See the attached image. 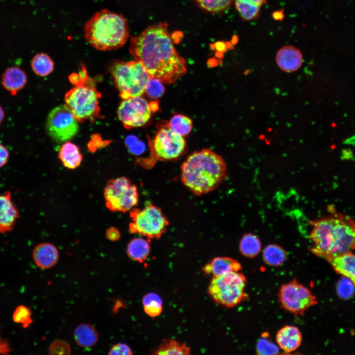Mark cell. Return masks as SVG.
<instances>
[{"mask_svg":"<svg viewBox=\"0 0 355 355\" xmlns=\"http://www.w3.org/2000/svg\"><path fill=\"white\" fill-rule=\"evenodd\" d=\"M11 351L12 349L8 341L0 336V354L8 355Z\"/></svg>","mask_w":355,"mask_h":355,"instance_id":"cell-40","label":"cell"},{"mask_svg":"<svg viewBox=\"0 0 355 355\" xmlns=\"http://www.w3.org/2000/svg\"><path fill=\"white\" fill-rule=\"evenodd\" d=\"M355 286L350 280L344 277L339 281L337 284V292L341 298L348 299L355 292Z\"/></svg>","mask_w":355,"mask_h":355,"instance_id":"cell-33","label":"cell"},{"mask_svg":"<svg viewBox=\"0 0 355 355\" xmlns=\"http://www.w3.org/2000/svg\"><path fill=\"white\" fill-rule=\"evenodd\" d=\"M183 137L168 126L156 132L151 142V151L160 161H170L180 157L185 150Z\"/></svg>","mask_w":355,"mask_h":355,"instance_id":"cell-12","label":"cell"},{"mask_svg":"<svg viewBox=\"0 0 355 355\" xmlns=\"http://www.w3.org/2000/svg\"><path fill=\"white\" fill-rule=\"evenodd\" d=\"M27 82L25 71L17 67L7 69L1 76V84L3 88L12 94L23 89Z\"/></svg>","mask_w":355,"mask_h":355,"instance_id":"cell-20","label":"cell"},{"mask_svg":"<svg viewBox=\"0 0 355 355\" xmlns=\"http://www.w3.org/2000/svg\"><path fill=\"white\" fill-rule=\"evenodd\" d=\"M151 106L142 96L123 100L119 106L117 115L127 129L143 126L149 120Z\"/></svg>","mask_w":355,"mask_h":355,"instance_id":"cell-13","label":"cell"},{"mask_svg":"<svg viewBox=\"0 0 355 355\" xmlns=\"http://www.w3.org/2000/svg\"><path fill=\"white\" fill-rule=\"evenodd\" d=\"M344 143L346 144H355V135L347 139L344 142Z\"/></svg>","mask_w":355,"mask_h":355,"instance_id":"cell-42","label":"cell"},{"mask_svg":"<svg viewBox=\"0 0 355 355\" xmlns=\"http://www.w3.org/2000/svg\"><path fill=\"white\" fill-rule=\"evenodd\" d=\"M4 116V112L2 107L0 106V124L3 120Z\"/></svg>","mask_w":355,"mask_h":355,"instance_id":"cell-44","label":"cell"},{"mask_svg":"<svg viewBox=\"0 0 355 355\" xmlns=\"http://www.w3.org/2000/svg\"><path fill=\"white\" fill-rule=\"evenodd\" d=\"M342 156L343 158H350L352 157V154L350 150L344 149L343 150Z\"/></svg>","mask_w":355,"mask_h":355,"instance_id":"cell-43","label":"cell"},{"mask_svg":"<svg viewBox=\"0 0 355 355\" xmlns=\"http://www.w3.org/2000/svg\"><path fill=\"white\" fill-rule=\"evenodd\" d=\"M274 18L276 20H282L284 17V14L281 11H276L273 14Z\"/></svg>","mask_w":355,"mask_h":355,"instance_id":"cell-41","label":"cell"},{"mask_svg":"<svg viewBox=\"0 0 355 355\" xmlns=\"http://www.w3.org/2000/svg\"><path fill=\"white\" fill-rule=\"evenodd\" d=\"M256 350L259 355H277L279 352L278 347L265 337L258 341Z\"/></svg>","mask_w":355,"mask_h":355,"instance_id":"cell-36","label":"cell"},{"mask_svg":"<svg viewBox=\"0 0 355 355\" xmlns=\"http://www.w3.org/2000/svg\"><path fill=\"white\" fill-rule=\"evenodd\" d=\"M165 92V88L159 80L150 77L145 88V93L151 99H158L161 97Z\"/></svg>","mask_w":355,"mask_h":355,"instance_id":"cell-34","label":"cell"},{"mask_svg":"<svg viewBox=\"0 0 355 355\" xmlns=\"http://www.w3.org/2000/svg\"><path fill=\"white\" fill-rule=\"evenodd\" d=\"M235 8L242 19L250 21L259 16L262 7L266 0H233Z\"/></svg>","mask_w":355,"mask_h":355,"instance_id":"cell-23","label":"cell"},{"mask_svg":"<svg viewBox=\"0 0 355 355\" xmlns=\"http://www.w3.org/2000/svg\"><path fill=\"white\" fill-rule=\"evenodd\" d=\"M104 198L109 211L125 213L138 204L139 195L136 185L128 178L121 177L107 181Z\"/></svg>","mask_w":355,"mask_h":355,"instance_id":"cell-9","label":"cell"},{"mask_svg":"<svg viewBox=\"0 0 355 355\" xmlns=\"http://www.w3.org/2000/svg\"><path fill=\"white\" fill-rule=\"evenodd\" d=\"M227 176V166L223 158L208 148L192 153L180 167L182 183L196 196L214 190Z\"/></svg>","mask_w":355,"mask_h":355,"instance_id":"cell-3","label":"cell"},{"mask_svg":"<svg viewBox=\"0 0 355 355\" xmlns=\"http://www.w3.org/2000/svg\"><path fill=\"white\" fill-rule=\"evenodd\" d=\"M168 127L176 133L184 137L191 131L192 121L186 115L177 114L171 117L168 123Z\"/></svg>","mask_w":355,"mask_h":355,"instance_id":"cell-30","label":"cell"},{"mask_svg":"<svg viewBox=\"0 0 355 355\" xmlns=\"http://www.w3.org/2000/svg\"><path fill=\"white\" fill-rule=\"evenodd\" d=\"M202 10L211 13H218L224 11L233 0H194Z\"/></svg>","mask_w":355,"mask_h":355,"instance_id":"cell-31","label":"cell"},{"mask_svg":"<svg viewBox=\"0 0 355 355\" xmlns=\"http://www.w3.org/2000/svg\"><path fill=\"white\" fill-rule=\"evenodd\" d=\"M76 344L84 348L94 346L98 340V333L95 327L90 323H81L75 328L73 334Z\"/></svg>","mask_w":355,"mask_h":355,"instance_id":"cell-21","label":"cell"},{"mask_svg":"<svg viewBox=\"0 0 355 355\" xmlns=\"http://www.w3.org/2000/svg\"><path fill=\"white\" fill-rule=\"evenodd\" d=\"M33 258L36 266L42 269H47L55 266L59 259L57 248L49 243H40L34 248Z\"/></svg>","mask_w":355,"mask_h":355,"instance_id":"cell-16","label":"cell"},{"mask_svg":"<svg viewBox=\"0 0 355 355\" xmlns=\"http://www.w3.org/2000/svg\"><path fill=\"white\" fill-rule=\"evenodd\" d=\"M150 250L149 241L142 238H135L128 244L127 254L132 260L142 263L148 257Z\"/></svg>","mask_w":355,"mask_h":355,"instance_id":"cell-24","label":"cell"},{"mask_svg":"<svg viewBox=\"0 0 355 355\" xmlns=\"http://www.w3.org/2000/svg\"><path fill=\"white\" fill-rule=\"evenodd\" d=\"M84 36L98 50L108 51L122 47L129 36L127 22L121 15L102 9L95 13L84 26Z\"/></svg>","mask_w":355,"mask_h":355,"instance_id":"cell-4","label":"cell"},{"mask_svg":"<svg viewBox=\"0 0 355 355\" xmlns=\"http://www.w3.org/2000/svg\"><path fill=\"white\" fill-rule=\"evenodd\" d=\"M132 222L129 231L138 234L149 239H159L166 232L169 221L158 206L147 202L142 209L132 208L130 210Z\"/></svg>","mask_w":355,"mask_h":355,"instance_id":"cell-7","label":"cell"},{"mask_svg":"<svg viewBox=\"0 0 355 355\" xmlns=\"http://www.w3.org/2000/svg\"><path fill=\"white\" fill-rule=\"evenodd\" d=\"M310 250L327 258L355 249V222L347 215L334 213L310 221Z\"/></svg>","mask_w":355,"mask_h":355,"instance_id":"cell-2","label":"cell"},{"mask_svg":"<svg viewBox=\"0 0 355 355\" xmlns=\"http://www.w3.org/2000/svg\"><path fill=\"white\" fill-rule=\"evenodd\" d=\"M286 253L281 246L276 244L267 245L263 251V258L266 264L271 266H279L285 261Z\"/></svg>","mask_w":355,"mask_h":355,"instance_id":"cell-27","label":"cell"},{"mask_svg":"<svg viewBox=\"0 0 355 355\" xmlns=\"http://www.w3.org/2000/svg\"><path fill=\"white\" fill-rule=\"evenodd\" d=\"M48 135L57 142H66L78 132V121L65 105L54 107L46 121Z\"/></svg>","mask_w":355,"mask_h":355,"instance_id":"cell-11","label":"cell"},{"mask_svg":"<svg viewBox=\"0 0 355 355\" xmlns=\"http://www.w3.org/2000/svg\"><path fill=\"white\" fill-rule=\"evenodd\" d=\"M326 260L335 271L350 280L355 285V254L352 251L329 257Z\"/></svg>","mask_w":355,"mask_h":355,"instance_id":"cell-18","label":"cell"},{"mask_svg":"<svg viewBox=\"0 0 355 355\" xmlns=\"http://www.w3.org/2000/svg\"><path fill=\"white\" fill-rule=\"evenodd\" d=\"M48 352L51 355H69L71 353V348L67 342L56 340L50 344Z\"/></svg>","mask_w":355,"mask_h":355,"instance_id":"cell-35","label":"cell"},{"mask_svg":"<svg viewBox=\"0 0 355 355\" xmlns=\"http://www.w3.org/2000/svg\"><path fill=\"white\" fill-rule=\"evenodd\" d=\"M261 248V244L259 239L252 233H246L241 239L239 249L245 256L253 258L258 255Z\"/></svg>","mask_w":355,"mask_h":355,"instance_id":"cell-26","label":"cell"},{"mask_svg":"<svg viewBox=\"0 0 355 355\" xmlns=\"http://www.w3.org/2000/svg\"><path fill=\"white\" fill-rule=\"evenodd\" d=\"M69 79L74 86L66 93L65 105L78 122L94 121L100 116L101 98L94 80L89 76L82 65L78 72L71 74Z\"/></svg>","mask_w":355,"mask_h":355,"instance_id":"cell-5","label":"cell"},{"mask_svg":"<svg viewBox=\"0 0 355 355\" xmlns=\"http://www.w3.org/2000/svg\"><path fill=\"white\" fill-rule=\"evenodd\" d=\"M58 157L64 166L69 169L77 168L82 160V155L79 147L68 141L61 147Z\"/></svg>","mask_w":355,"mask_h":355,"instance_id":"cell-22","label":"cell"},{"mask_svg":"<svg viewBox=\"0 0 355 355\" xmlns=\"http://www.w3.org/2000/svg\"><path fill=\"white\" fill-rule=\"evenodd\" d=\"M12 320L15 323L20 324L23 327H28L33 322L30 309L24 305L18 306L13 313Z\"/></svg>","mask_w":355,"mask_h":355,"instance_id":"cell-32","label":"cell"},{"mask_svg":"<svg viewBox=\"0 0 355 355\" xmlns=\"http://www.w3.org/2000/svg\"><path fill=\"white\" fill-rule=\"evenodd\" d=\"M302 336L299 329L296 326L286 325L277 333L276 341L284 351L290 353L296 350L301 345Z\"/></svg>","mask_w":355,"mask_h":355,"instance_id":"cell-17","label":"cell"},{"mask_svg":"<svg viewBox=\"0 0 355 355\" xmlns=\"http://www.w3.org/2000/svg\"><path fill=\"white\" fill-rule=\"evenodd\" d=\"M247 279L239 272H232L213 277L208 289L209 294L217 303L228 308L234 307L246 300Z\"/></svg>","mask_w":355,"mask_h":355,"instance_id":"cell-8","label":"cell"},{"mask_svg":"<svg viewBox=\"0 0 355 355\" xmlns=\"http://www.w3.org/2000/svg\"><path fill=\"white\" fill-rule=\"evenodd\" d=\"M9 156V153L8 149L3 145L0 143V168L7 163Z\"/></svg>","mask_w":355,"mask_h":355,"instance_id":"cell-39","label":"cell"},{"mask_svg":"<svg viewBox=\"0 0 355 355\" xmlns=\"http://www.w3.org/2000/svg\"><path fill=\"white\" fill-rule=\"evenodd\" d=\"M110 71L119 96L123 100L142 96L145 93L151 77L140 62L116 61Z\"/></svg>","mask_w":355,"mask_h":355,"instance_id":"cell-6","label":"cell"},{"mask_svg":"<svg viewBox=\"0 0 355 355\" xmlns=\"http://www.w3.org/2000/svg\"><path fill=\"white\" fill-rule=\"evenodd\" d=\"M145 313L150 317H156L162 311V300L156 293L150 292L145 295L142 299Z\"/></svg>","mask_w":355,"mask_h":355,"instance_id":"cell-29","label":"cell"},{"mask_svg":"<svg viewBox=\"0 0 355 355\" xmlns=\"http://www.w3.org/2000/svg\"><path fill=\"white\" fill-rule=\"evenodd\" d=\"M278 297L281 307L296 316L317 303L316 297L295 279L281 286Z\"/></svg>","mask_w":355,"mask_h":355,"instance_id":"cell-10","label":"cell"},{"mask_svg":"<svg viewBox=\"0 0 355 355\" xmlns=\"http://www.w3.org/2000/svg\"><path fill=\"white\" fill-rule=\"evenodd\" d=\"M19 212L7 191L0 194V233L10 232L19 217Z\"/></svg>","mask_w":355,"mask_h":355,"instance_id":"cell-14","label":"cell"},{"mask_svg":"<svg viewBox=\"0 0 355 355\" xmlns=\"http://www.w3.org/2000/svg\"><path fill=\"white\" fill-rule=\"evenodd\" d=\"M276 63L283 71L292 72L297 71L303 63V56L298 48L286 45L281 48L277 53Z\"/></svg>","mask_w":355,"mask_h":355,"instance_id":"cell-15","label":"cell"},{"mask_svg":"<svg viewBox=\"0 0 355 355\" xmlns=\"http://www.w3.org/2000/svg\"><path fill=\"white\" fill-rule=\"evenodd\" d=\"M31 67L34 72L37 75L45 76L53 71L54 62L46 54L41 53L36 54L32 59Z\"/></svg>","mask_w":355,"mask_h":355,"instance_id":"cell-28","label":"cell"},{"mask_svg":"<svg viewBox=\"0 0 355 355\" xmlns=\"http://www.w3.org/2000/svg\"><path fill=\"white\" fill-rule=\"evenodd\" d=\"M132 351L130 347L124 343H117L109 350V355H131Z\"/></svg>","mask_w":355,"mask_h":355,"instance_id":"cell-37","label":"cell"},{"mask_svg":"<svg viewBox=\"0 0 355 355\" xmlns=\"http://www.w3.org/2000/svg\"><path fill=\"white\" fill-rule=\"evenodd\" d=\"M106 238L109 241L115 242L120 239V232L117 228L114 227H111L106 229Z\"/></svg>","mask_w":355,"mask_h":355,"instance_id":"cell-38","label":"cell"},{"mask_svg":"<svg viewBox=\"0 0 355 355\" xmlns=\"http://www.w3.org/2000/svg\"><path fill=\"white\" fill-rule=\"evenodd\" d=\"M242 269L240 263L229 257H216L202 268L203 272L213 277L224 275L232 272H239Z\"/></svg>","mask_w":355,"mask_h":355,"instance_id":"cell-19","label":"cell"},{"mask_svg":"<svg viewBox=\"0 0 355 355\" xmlns=\"http://www.w3.org/2000/svg\"><path fill=\"white\" fill-rule=\"evenodd\" d=\"M166 23L150 25L132 36L131 54L151 77L166 84L175 83L187 71L185 59L177 52Z\"/></svg>","mask_w":355,"mask_h":355,"instance_id":"cell-1","label":"cell"},{"mask_svg":"<svg viewBox=\"0 0 355 355\" xmlns=\"http://www.w3.org/2000/svg\"><path fill=\"white\" fill-rule=\"evenodd\" d=\"M190 348L185 343L181 344L175 340H163L159 346L152 351L153 355H180L190 354Z\"/></svg>","mask_w":355,"mask_h":355,"instance_id":"cell-25","label":"cell"}]
</instances>
